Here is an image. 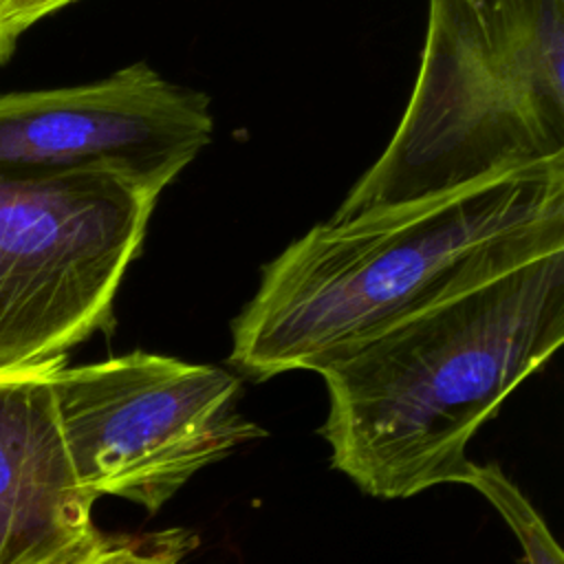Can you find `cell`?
<instances>
[{
  "mask_svg": "<svg viewBox=\"0 0 564 564\" xmlns=\"http://www.w3.org/2000/svg\"><path fill=\"white\" fill-rule=\"evenodd\" d=\"M159 196L106 172L0 170V370L66 359L112 328Z\"/></svg>",
  "mask_w": 564,
  "mask_h": 564,
  "instance_id": "277c9868",
  "label": "cell"
},
{
  "mask_svg": "<svg viewBox=\"0 0 564 564\" xmlns=\"http://www.w3.org/2000/svg\"><path fill=\"white\" fill-rule=\"evenodd\" d=\"M564 341V249L458 289L317 375L330 465L394 500L458 482L467 445Z\"/></svg>",
  "mask_w": 564,
  "mask_h": 564,
  "instance_id": "7a4b0ae2",
  "label": "cell"
},
{
  "mask_svg": "<svg viewBox=\"0 0 564 564\" xmlns=\"http://www.w3.org/2000/svg\"><path fill=\"white\" fill-rule=\"evenodd\" d=\"M240 379L212 364L132 350L62 364L53 394L82 487L156 513L200 469L267 432L236 399Z\"/></svg>",
  "mask_w": 564,
  "mask_h": 564,
  "instance_id": "5b68a950",
  "label": "cell"
},
{
  "mask_svg": "<svg viewBox=\"0 0 564 564\" xmlns=\"http://www.w3.org/2000/svg\"><path fill=\"white\" fill-rule=\"evenodd\" d=\"M15 37L2 26V22H0V64H4L9 57H11V53H13V48H15Z\"/></svg>",
  "mask_w": 564,
  "mask_h": 564,
  "instance_id": "8fae6325",
  "label": "cell"
},
{
  "mask_svg": "<svg viewBox=\"0 0 564 564\" xmlns=\"http://www.w3.org/2000/svg\"><path fill=\"white\" fill-rule=\"evenodd\" d=\"M212 132L209 97L145 62L90 84L0 95V170L106 172L161 194Z\"/></svg>",
  "mask_w": 564,
  "mask_h": 564,
  "instance_id": "8992f818",
  "label": "cell"
},
{
  "mask_svg": "<svg viewBox=\"0 0 564 564\" xmlns=\"http://www.w3.org/2000/svg\"><path fill=\"white\" fill-rule=\"evenodd\" d=\"M564 156V0H430L412 97L333 218Z\"/></svg>",
  "mask_w": 564,
  "mask_h": 564,
  "instance_id": "3957f363",
  "label": "cell"
},
{
  "mask_svg": "<svg viewBox=\"0 0 564 564\" xmlns=\"http://www.w3.org/2000/svg\"><path fill=\"white\" fill-rule=\"evenodd\" d=\"M75 0H0V22L18 40L42 18L73 4Z\"/></svg>",
  "mask_w": 564,
  "mask_h": 564,
  "instance_id": "30bf717a",
  "label": "cell"
},
{
  "mask_svg": "<svg viewBox=\"0 0 564 564\" xmlns=\"http://www.w3.org/2000/svg\"><path fill=\"white\" fill-rule=\"evenodd\" d=\"M458 482L474 487L494 505V509L516 533L527 564H564L562 549L557 546L542 516L518 489V485L509 480L498 463L480 465L469 460Z\"/></svg>",
  "mask_w": 564,
  "mask_h": 564,
  "instance_id": "ba28073f",
  "label": "cell"
},
{
  "mask_svg": "<svg viewBox=\"0 0 564 564\" xmlns=\"http://www.w3.org/2000/svg\"><path fill=\"white\" fill-rule=\"evenodd\" d=\"M194 544V533L185 529L143 535H106L95 529L44 564H181Z\"/></svg>",
  "mask_w": 564,
  "mask_h": 564,
  "instance_id": "9c48e42d",
  "label": "cell"
},
{
  "mask_svg": "<svg viewBox=\"0 0 564 564\" xmlns=\"http://www.w3.org/2000/svg\"><path fill=\"white\" fill-rule=\"evenodd\" d=\"M62 364L0 370V564H44L97 529L57 416Z\"/></svg>",
  "mask_w": 564,
  "mask_h": 564,
  "instance_id": "52a82bcc",
  "label": "cell"
},
{
  "mask_svg": "<svg viewBox=\"0 0 564 564\" xmlns=\"http://www.w3.org/2000/svg\"><path fill=\"white\" fill-rule=\"evenodd\" d=\"M564 249V156L330 218L262 269L229 361L264 381L328 361L491 273Z\"/></svg>",
  "mask_w": 564,
  "mask_h": 564,
  "instance_id": "6da1fadb",
  "label": "cell"
}]
</instances>
